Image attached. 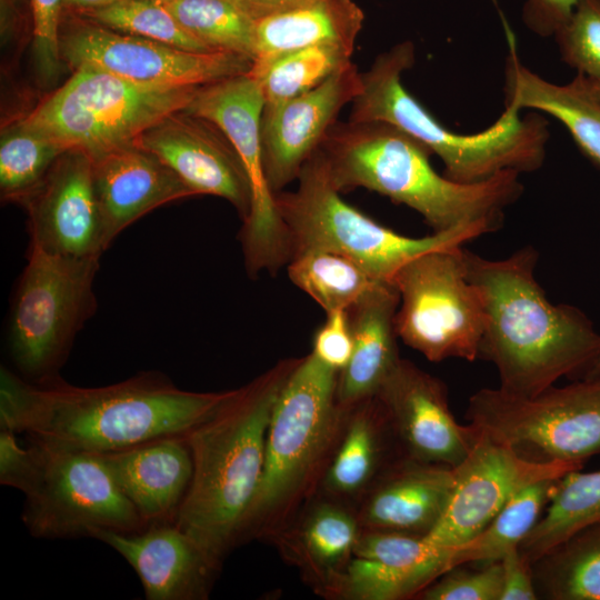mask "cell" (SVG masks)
<instances>
[{
  "label": "cell",
  "mask_w": 600,
  "mask_h": 600,
  "mask_svg": "<svg viewBox=\"0 0 600 600\" xmlns=\"http://www.w3.org/2000/svg\"><path fill=\"white\" fill-rule=\"evenodd\" d=\"M453 468L404 457L380 477L367 499L361 519L373 530L426 536L447 506Z\"/></svg>",
  "instance_id": "obj_23"
},
{
  "label": "cell",
  "mask_w": 600,
  "mask_h": 600,
  "mask_svg": "<svg viewBox=\"0 0 600 600\" xmlns=\"http://www.w3.org/2000/svg\"><path fill=\"white\" fill-rule=\"evenodd\" d=\"M597 378H600V357L598 359V362L593 369V372H592V376H591V379H597Z\"/></svg>",
  "instance_id": "obj_47"
},
{
  "label": "cell",
  "mask_w": 600,
  "mask_h": 600,
  "mask_svg": "<svg viewBox=\"0 0 600 600\" xmlns=\"http://www.w3.org/2000/svg\"><path fill=\"white\" fill-rule=\"evenodd\" d=\"M17 201L29 216L30 243L73 258H100L109 247L93 181L92 159L70 149Z\"/></svg>",
  "instance_id": "obj_16"
},
{
  "label": "cell",
  "mask_w": 600,
  "mask_h": 600,
  "mask_svg": "<svg viewBox=\"0 0 600 600\" xmlns=\"http://www.w3.org/2000/svg\"><path fill=\"white\" fill-rule=\"evenodd\" d=\"M500 562L502 568L500 600L538 599L532 563L520 552L519 548L509 551Z\"/></svg>",
  "instance_id": "obj_43"
},
{
  "label": "cell",
  "mask_w": 600,
  "mask_h": 600,
  "mask_svg": "<svg viewBox=\"0 0 600 600\" xmlns=\"http://www.w3.org/2000/svg\"><path fill=\"white\" fill-rule=\"evenodd\" d=\"M504 104L543 111L560 121L580 150L600 167V103L577 74L556 84L529 70L511 50L504 70Z\"/></svg>",
  "instance_id": "obj_26"
},
{
  "label": "cell",
  "mask_w": 600,
  "mask_h": 600,
  "mask_svg": "<svg viewBox=\"0 0 600 600\" xmlns=\"http://www.w3.org/2000/svg\"><path fill=\"white\" fill-rule=\"evenodd\" d=\"M466 416L529 461L583 463L600 453V378L551 386L532 397L480 389Z\"/></svg>",
  "instance_id": "obj_10"
},
{
  "label": "cell",
  "mask_w": 600,
  "mask_h": 600,
  "mask_svg": "<svg viewBox=\"0 0 600 600\" xmlns=\"http://www.w3.org/2000/svg\"><path fill=\"white\" fill-rule=\"evenodd\" d=\"M63 4L77 8L81 11L97 10L109 7L120 0H62Z\"/></svg>",
  "instance_id": "obj_44"
},
{
  "label": "cell",
  "mask_w": 600,
  "mask_h": 600,
  "mask_svg": "<svg viewBox=\"0 0 600 600\" xmlns=\"http://www.w3.org/2000/svg\"><path fill=\"white\" fill-rule=\"evenodd\" d=\"M254 18L272 8L283 4L290 0H244Z\"/></svg>",
  "instance_id": "obj_45"
},
{
  "label": "cell",
  "mask_w": 600,
  "mask_h": 600,
  "mask_svg": "<svg viewBox=\"0 0 600 600\" xmlns=\"http://www.w3.org/2000/svg\"><path fill=\"white\" fill-rule=\"evenodd\" d=\"M93 538L133 568L147 600L207 599L219 569L176 522L152 523L136 532L102 530Z\"/></svg>",
  "instance_id": "obj_20"
},
{
  "label": "cell",
  "mask_w": 600,
  "mask_h": 600,
  "mask_svg": "<svg viewBox=\"0 0 600 600\" xmlns=\"http://www.w3.org/2000/svg\"><path fill=\"white\" fill-rule=\"evenodd\" d=\"M376 397L410 459L453 468L478 439L473 424L456 420L444 383L411 361L400 359Z\"/></svg>",
  "instance_id": "obj_17"
},
{
  "label": "cell",
  "mask_w": 600,
  "mask_h": 600,
  "mask_svg": "<svg viewBox=\"0 0 600 600\" xmlns=\"http://www.w3.org/2000/svg\"><path fill=\"white\" fill-rule=\"evenodd\" d=\"M234 392L183 390L156 371L88 388L59 376L32 382L1 367L0 429L101 453L161 437L188 436Z\"/></svg>",
  "instance_id": "obj_1"
},
{
  "label": "cell",
  "mask_w": 600,
  "mask_h": 600,
  "mask_svg": "<svg viewBox=\"0 0 600 600\" xmlns=\"http://www.w3.org/2000/svg\"><path fill=\"white\" fill-rule=\"evenodd\" d=\"M62 0H31L33 52L41 79L51 80L60 69V13Z\"/></svg>",
  "instance_id": "obj_39"
},
{
  "label": "cell",
  "mask_w": 600,
  "mask_h": 600,
  "mask_svg": "<svg viewBox=\"0 0 600 600\" xmlns=\"http://www.w3.org/2000/svg\"><path fill=\"white\" fill-rule=\"evenodd\" d=\"M578 74V73H577ZM581 76V74H580ZM583 78V81L592 96L597 99V101L600 103V79H591V78Z\"/></svg>",
  "instance_id": "obj_46"
},
{
  "label": "cell",
  "mask_w": 600,
  "mask_h": 600,
  "mask_svg": "<svg viewBox=\"0 0 600 600\" xmlns=\"http://www.w3.org/2000/svg\"><path fill=\"white\" fill-rule=\"evenodd\" d=\"M359 536L358 522L350 513L323 503L308 517L301 531V546L310 563L328 577L352 557Z\"/></svg>",
  "instance_id": "obj_36"
},
{
  "label": "cell",
  "mask_w": 600,
  "mask_h": 600,
  "mask_svg": "<svg viewBox=\"0 0 600 600\" xmlns=\"http://www.w3.org/2000/svg\"><path fill=\"white\" fill-rule=\"evenodd\" d=\"M61 59L152 87H203L248 73L253 61L232 52H196L140 36L119 32L91 20L60 31Z\"/></svg>",
  "instance_id": "obj_14"
},
{
  "label": "cell",
  "mask_w": 600,
  "mask_h": 600,
  "mask_svg": "<svg viewBox=\"0 0 600 600\" xmlns=\"http://www.w3.org/2000/svg\"><path fill=\"white\" fill-rule=\"evenodd\" d=\"M93 181L108 246L154 208L194 196L160 158L136 143L96 159Z\"/></svg>",
  "instance_id": "obj_22"
},
{
  "label": "cell",
  "mask_w": 600,
  "mask_h": 600,
  "mask_svg": "<svg viewBox=\"0 0 600 600\" xmlns=\"http://www.w3.org/2000/svg\"><path fill=\"white\" fill-rule=\"evenodd\" d=\"M416 61L414 44L402 41L380 53L361 73V88L351 102V121H381L397 127L436 154L444 176L461 183L484 181L503 171L531 172L546 158L548 122L538 113L524 117L506 107L487 129L453 132L431 116L401 82Z\"/></svg>",
  "instance_id": "obj_5"
},
{
  "label": "cell",
  "mask_w": 600,
  "mask_h": 600,
  "mask_svg": "<svg viewBox=\"0 0 600 600\" xmlns=\"http://www.w3.org/2000/svg\"><path fill=\"white\" fill-rule=\"evenodd\" d=\"M326 316L324 322L314 333L311 353L340 372L349 363L353 350L348 311L334 310L326 312Z\"/></svg>",
  "instance_id": "obj_40"
},
{
  "label": "cell",
  "mask_w": 600,
  "mask_h": 600,
  "mask_svg": "<svg viewBox=\"0 0 600 600\" xmlns=\"http://www.w3.org/2000/svg\"><path fill=\"white\" fill-rule=\"evenodd\" d=\"M291 282L324 312L348 310L379 281L352 259L329 250H306L287 264Z\"/></svg>",
  "instance_id": "obj_32"
},
{
  "label": "cell",
  "mask_w": 600,
  "mask_h": 600,
  "mask_svg": "<svg viewBox=\"0 0 600 600\" xmlns=\"http://www.w3.org/2000/svg\"><path fill=\"white\" fill-rule=\"evenodd\" d=\"M339 371L313 353L299 359L268 424L264 467L239 537L288 502L304 484L334 436L344 408L337 399Z\"/></svg>",
  "instance_id": "obj_9"
},
{
  "label": "cell",
  "mask_w": 600,
  "mask_h": 600,
  "mask_svg": "<svg viewBox=\"0 0 600 600\" xmlns=\"http://www.w3.org/2000/svg\"><path fill=\"white\" fill-rule=\"evenodd\" d=\"M200 87H152L79 67L21 119L67 150L96 159L134 143L149 128L184 110Z\"/></svg>",
  "instance_id": "obj_7"
},
{
  "label": "cell",
  "mask_w": 600,
  "mask_h": 600,
  "mask_svg": "<svg viewBox=\"0 0 600 600\" xmlns=\"http://www.w3.org/2000/svg\"><path fill=\"white\" fill-rule=\"evenodd\" d=\"M212 51L254 59V16L233 0H156Z\"/></svg>",
  "instance_id": "obj_33"
},
{
  "label": "cell",
  "mask_w": 600,
  "mask_h": 600,
  "mask_svg": "<svg viewBox=\"0 0 600 600\" xmlns=\"http://www.w3.org/2000/svg\"><path fill=\"white\" fill-rule=\"evenodd\" d=\"M580 470L559 479L546 512L521 541L519 550L531 563L580 530L600 523V470Z\"/></svg>",
  "instance_id": "obj_27"
},
{
  "label": "cell",
  "mask_w": 600,
  "mask_h": 600,
  "mask_svg": "<svg viewBox=\"0 0 600 600\" xmlns=\"http://www.w3.org/2000/svg\"><path fill=\"white\" fill-rule=\"evenodd\" d=\"M16 434L0 429V483L26 494L34 483L38 461L28 444H19Z\"/></svg>",
  "instance_id": "obj_41"
},
{
  "label": "cell",
  "mask_w": 600,
  "mask_h": 600,
  "mask_svg": "<svg viewBox=\"0 0 600 600\" xmlns=\"http://www.w3.org/2000/svg\"><path fill=\"white\" fill-rule=\"evenodd\" d=\"M319 150L340 192L356 188L378 192L417 211L433 232L472 224L496 230L504 209L523 191L517 171L476 183L441 176L424 146L381 121H337Z\"/></svg>",
  "instance_id": "obj_3"
},
{
  "label": "cell",
  "mask_w": 600,
  "mask_h": 600,
  "mask_svg": "<svg viewBox=\"0 0 600 600\" xmlns=\"http://www.w3.org/2000/svg\"><path fill=\"white\" fill-rule=\"evenodd\" d=\"M583 463L533 462L479 431L467 457L453 467V483L444 511L424 537L457 548L481 532L510 498L531 483L561 478Z\"/></svg>",
  "instance_id": "obj_15"
},
{
  "label": "cell",
  "mask_w": 600,
  "mask_h": 600,
  "mask_svg": "<svg viewBox=\"0 0 600 600\" xmlns=\"http://www.w3.org/2000/svg\"><path fill=\"white\" fill-rule=\"evenodd\" d=\"M83 13L89 20L119 32L140 36L182 50L217 52L192 36L156 0H120Z\"/></svg>",
  "instance_id": "obj_35"
},
{
  "label": "cell",
  "mask_w": 600,
  "mask_h": 600,
  "mask_svg": "<svg viewBox=\"0 0 600 600\" xmlns=\"http://www.w3.org/2000/svg\"><path fill=\"white\" fill-rule=\"evenodd\" d=\"M578 0H526L522 22L540 37L554 36L568 21Z\"/></svg>",
  "instance_id": "obj_42"
},
{
  "label": "cell",
  "mask_w": 600,
  "mask_h": 600,
  "mask_svg": "<svg viewBox=\"0 0 600 600\" xmlns=\"http://www.w3.org/2000/svg\"><path fill=\"white\" fill-rule=\"evenodd\" d=\"M464 250L453 246L423 252L391 280L399 293L398 338L433 362L480 358L484 306L469 278Z\"/></svg>",
  "instance_id": "obj_11"
},
{
  "label": "cell",
  "mask_w": 600,
  "mask_h": 600,
  "mask_svg": "<svg viewBox=\"0 0 600 600\" xmlns=\"http://www.w3.org/2000/svg\"><path fill=\"white\" fill-rule=\"evenodd\" d=\"M264 99L248 73L200 87L186 112L214 123L230 140L247 174L251 203L241 230L247 272L276 273L291 259L287 227L276 203L263 167L260 126Z\"/></svg>",
  "instance_id": "obj_13"
},
{
  "label": "cell",
  "mask_w": 600,
  "mask_h": 600,
  "mask_svg": "<svg viewBox=\"0 0 600 600\" xmlns=\"http://www.w3.org/2000/svg\"><path fill=\"white\" fill-rule=\"evenodd\" d=\"M354 46L323 43L254 62L249 74L260 86L264 106L278 104L310 91L352 62Z\"/></svg>",
  "instance_id": "obj_31"
},
{
  "label": "cell",
  "mask_w": 600,
  "mask_h": 600,
  "mask_svg": "<svg viewBox=\"0 0 600 600\" xmlns=\"http://www.w3.org/2000/svg\"><path fill=\"white\" fill-rule=\"evenodd\" d=\"M11 308L8 347L19 376L32 382L58 377L73 340L94 313L100 258L52 254L36 244Z\"/></svg>",
  "instance_id": "obj_8"
},
{
  "label": "cell",
  "mask_w": 600,
  "mask_h": 600,
  "mask_svg": "<svg viewBox=\"0 0 600 600\" xmlns=\"http://www.w3.org/2000/svg\"><path fill=\"white\" fill-rule=\"evenodd\" d=\"M297 180L296 190L276 193L277 208L289 233L291 258L306 250L338 252L379 281L391 282L404 263L423 252L463 246L491 231L486 226L472 224L422 238L402 236L341 198L319 149Z\"/></svg>",
  "instance_id": "obj_6"
},
{
  "label": "cell",
  "mask_w": 600,
  "mask_h": 600,
  "mask_svg": "<svg viewBox=\"0 0 600 600\" xmlns=\"http://www.w3.org/2000/svg\"><path fill=\"white\" fill-rule=\"evenodd\" d=\"M484 306L480 358L494 364L502 391L532 397L560 378L591 379L600 333L579 309L554 304L534 276L532 247L491 260L464 250Z\"/></svg>",
  "instance_id": "obj_2"
},
{
  "label": "cell",
  "mask_w": 600,
  "mask_h": 600,
  "mask_svg": "<svg viewBox=\"0 0 600 600\" xmlns=\"http://www.w3.org/2000/svg\"><path fill=\"white\" fill-rule=\"evenodd\" d=\"M553 37L569 67L586 78L600 79V0H578Z\"/></svg>",
  "instance_id": "obj_37"
},
{
  "label": "cell",
  "mask_w": 600,
  "mask_h": 600,
  "mask_svg": "<svg viewBox=\"0 0 600 600\" xmlns=\"http://www.w3.org/2000/svg\"><path fill=\"white\" fill-rule=\"evenodd\" d=\"M532 571L538 599L600 600V523L541 556Z\"/></svg>",
  "instance_id": "obj_28"
},
{
  "label": "cell",
  "mask_w": 600,
  "mask_h": 600,
  "mask_svg": "<svg viewBox=\"0 0 600 600\" xmlns=\"http://www.w3.org/2000/svg\"><path fill=\"white\" fill-rule=\"evenodd\" d=\"M501 589V562L494 561L473 569L454 567L417 596L423 600H500Z\"/></svg>",
  "instance_id": "obj_38"
},
{
  "label": "cell",
  "mask_w": 600,
  "mask_h": 600,
  "mask_svg": "<svg viewBox=\"0 0 600 600\" xmlns=\"http://www.w3.org/2000/svg\"><path fill=\"white\" fill-rule=\"evenodd\" d=\"M364 14L352 0H290L254 18V62L323 43L354 46Z\"/></svg>",
  "instance_id": "obj_25"
},
{
  "label": "cell",
  "mask_w": 600,
  "mask_h": 600,
  "mask_svg": "<svg viewBox=\"0 0 600 600\" xmlns=\"http://www.w3.org/2000/svg\"><path fill=\"white\" fill-rule=\"evenodd\" d=\"M134 143L160 158L194 194L223 198L246 220L249 181L237 151L214 123L182 110L146 130Z\"/></svg>",
  "instance_id": "obj_19"
},
{
  "label": "cell",
  "mask_w": 600,
  "mask_h": 600,
  "mask_svg": "<svg viewBox=\"0 0 600 600\" xmlns=\"http://www.w3.org/2000/svg\"><path fill=\"white\" fill-rule=\"evenodd\" d=\"M361 88V73L351 62L317 88L278 104L264 106L260 138L263 167L274 193L298 179L319 149L341 109Z\"/></svg>",
  "instance_id": "obj_18"
},
{
  "label": "cell",
  "mask_w": 600,
  "mask_h": 600,
  "mask_svg": "<svg viewBox=\"0 0 600 600\" xmlns=\"http://www.w3.org/2000/svg\"><path fill=\"white\" fill-rule=\"evenodd\" d=\"M343 440L328 469L327 487L350 494L366 487L384 456L386 432L393 430L377 397L354 404Z\"/></svg>",
  "instance_id": "obj_29"
},
{
  "label": "cell",
  "mask_w": 600,
  "mask_h": 600,
  "mask_svg": "<svg viewBox=\"0 0 600 600\" xmlns=\"http://www.w3.org/2000/svg\"><path fill=\"white\" fill-rule=\"evenodd\" d=\"M66 151L62 144L22 120L7 129L0 143V187L4 198L17 201L32 190Z\"/></svg>",
  "instance_id": "obj_34"
},
{
  "label": "cell",
  "mask_w": 600,
  "mask_h": 600,
  "mask_svg": "<svg viewBox=\"0 0 600 600\" xmlns=\"http://www.w3.org/2000/svg\"><path fill=\"white\" fill-rule=\"evenodd\" d=\"M96 454L148 526L176 522L193 473L188 436Z\"/></svg>",
  "instance_id": "obj_21"
},
{
  "label": "cell",
  "mask_w": 600,
  "mask_h": 600,
  "mask_svg": "<svg viewBox=\"0 0 600 600\" xmlns=\"http://www.w3.org/2000/svg\"><path fill=\"white\" fill-rule=\"evenodd\" d=\"M399 293L391 282H380L348 311L353 350L339 372L337 399L350 408L376 397L400 361L396 314Z\"/></svg>",
  "instance_id": "obj_24"
},
{
  "label": "cell",
  "mask_w": 600,
  "mask_h": 600,
  "mask_svg": "<svg viewBox=\"0 0 600 600\" xmlns=\"http://www.w3.org/2000/svg\"><path fill=\"white\" fill-rule=\"evenodd\" d=\"M233 1H236V2H238L239 4L246 7V8L250 11V9H249V7L247 6V3H246L244 0H233ZM250 12H251V11H250ZM251 13H252V12H251Z\"/></svg>",
  "instance_id": "obj_48"
},
{
  "label": "cell",
  "mask_w": 600,
  "mask_h": 600,
  "mask_svg": "<svg viewBox=\"0 0 600 600\" xmlns=\"http://www.w3.org/2000/svg\"><path fill=\"white\" fill-rule=\"evenodd\" d=\"M298 361H281L236 389L188 434L193 473L176 524L217 566L237 542L259 490L271 412Z\"/></svg>",
  "instance_id": "obj_4"
},
{
  "label": "cell",
  "mask_w": 600,
  "mask_h": 600,
  "mask_svg": "<svg viewBox=\"0 0 600 600\" xmlns=\"http://www.w3.org/2000/svg\"><path fill=\"white\" fill-rule=\"evenodd\" d=\"M559 479L531 483L513 494L481 532L456 548L453 568L500 561L509 551L519 548L547 508Z\"/></svg>",
  "instance_id": "obj_30"
},
{
  "label": "cell",
  "mask_w": 600,
  "mask_h": 600,
  "mask_svg": "<svg viewBox=\"0 0 600 600\" xmlns=\"http://www.w3.org/2000/svg\"><path fill=\"white\" fill-rule=\"evenodd\" d=\"M27 441L38 461L21 513L31 536L93 538L102 530L136 532L148 526L96 453L31 437Z\"/></svg>",
  "instance_id": "obj_12"
}]
</instances>
